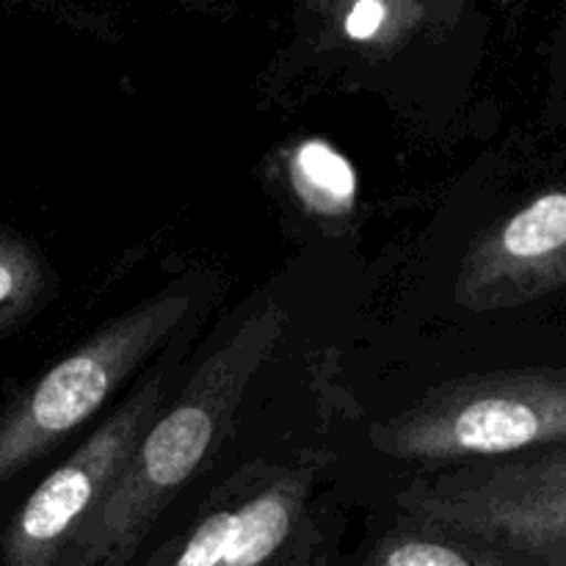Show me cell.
Wrapping results in <instances>:
<instances>
[{
	"label": "cell",
	"instance_id": "1",
	"mask_svg": "<svg viewBox=\"0 0 566 566\" xmlns=\"http://www.w3.org/2000/svg\"><path fill=\"white\" fill-rule=\"evenodd\" d=\"M285 332L280 304L258 310L210 354L180 398L147 426L125 470L66 551L64 566H125L166 503L208 462L252 376Z\"/></svg>",
	"mask_w": 566,
	"mask_h": 566
},
{
	"label": "cell",
	"instance_id": "2",
	"mask_svg": "<svg viewBox=\"0 0 566 566\" xmlns=\"http://www.w3.org/2000/svg\"><path fill=\"white\" fill-rule=\"evenodd\" d=\"M376 446L407 462L506 459L566 442V365L501 370L437 387L379 426Z\"/></svg>",
	"mask_w": 566,
	"mask_h": 566
},
{
	"label": "cell",
	"instance_id": "3",
	"mask_svg": "<svg viewBox=\"0 0 566 566\" xmlns=\"http://www.w3.org/2000/svg\"><path fill=\"white\" fill-rule=\"evenodd\" d=\"M191 310V293H158L99 326L22 392L0 415V484L94 418Z\"/></svg>",
	"mask_w": 566,
	"mask_h": 566
},
{
	"label": "cell",
	"instance_id": "4",
	"mask_svg": "<svg viewBox=\"0 0 566 566\" xmlns=\"http://www.w3.org/2000/svg\"><path fill=\"white\" fill-rule=\"evenodd\" d=\"M420 481L401 506L429 528L566 564V442Z\"/></svg>",
	"mask_w": 566,
	"mask_h": 566
},
{
	"label": "cell",
	"instance_id": "5",
	"mask_svg": "<svg viewBox=\"0 0 566 566\" xmlns=\"http://www.w3.org/2000/svg\"><path fill=\"white\" fill-rule=\"evenodd\" d=\"M166 374L149 376L61 468L33 490L6 534V566H59L72 539L125 470L164 401Z\"/></svg>",
	"mask_w": 566,
	"mask_h": 566
},
{
	"label": "cell",
	"instance_id": "6",
	"mask_svg": "<svg viewBox=\"0 0 566 566\" xmlns=\"http://www.w3.org/2000/svg\"><path fill=\"white\" fill-rule=\"evenodd\" d=\"M566 287V186L547 188L495 221L464 254L457 298L503 310Z\"/></svg>",
	"mask_w": 566,
	"mask_h": 566
},
{
	"label": "cell",
	"instance_id": "7",
	"mask_svg": "<svg viewBox=\"0 0 566 566\" xmlns=\"http://www.w3.org/2000/svg\"><path fill=\"white\" fill-rule=\"evenodd\" d=\"M304 501V481L285 475L235 509L230 542L219 566H265L285 545Z\"/></svg>",
	"mask_w": 566,
	"mask_h": 566
},
{
	"label": "cell",
	"instance_id": "8",
	"mask_svg": "<svg viewBox=\"0 0 566 566\" xmlns=\"http://www.w3.org/2000/svg\"><path fill=\"white\" fill-rule=\"evenodd\" d=\"M326 17L348 44L396 50L423 20L420 0H324Z\"/></svg>",
	"mask_w": 566,
	"mask_h": 566
},
{
	"label": "cell",
	"instance_id": "9",
	"mask_svg": "<svg viewBox=\"0 0 566 566\" xmlns=\"http://www.w3.org/2000/svg\"><path fill=\"white\" fill-rule=\"evenodd\" d=\"M53 280L42 254L14 232L0 230V335L31 318Z\"/></svg>",
	"mask_w": 566,
	"mask_h": 566
},
{
	"label": "cell",
	"instance_id": "10",
	"mask_svg": "<svg viewBox=\"0 0 566 566\" xmlns=\"http://www.w3.org/2000/svg\"><path fill=\"white\" fill-rule=\"evenodd\" d=\"M293 188L310 210L340 216L354 202V171L329 144L307 142L291 160Z\"/></svg>",
	"mask_w": 566,
	"mask_h": 566
},
{
	"label": "cell",
	"instance_id": "11",
	"mask_svg": "<svg viewBox=\"0 0 566 566\" xmlns=\"http://www.w3.org/2000/svg\"><path fill=\"white\" fill-rule=\"evenodd\" d=\"M379 566H479L462 547L431 536H396L379 551Z\"/></svg>",
	"mask_w": 566,
	"mask_h": 566
}]
</instances>
